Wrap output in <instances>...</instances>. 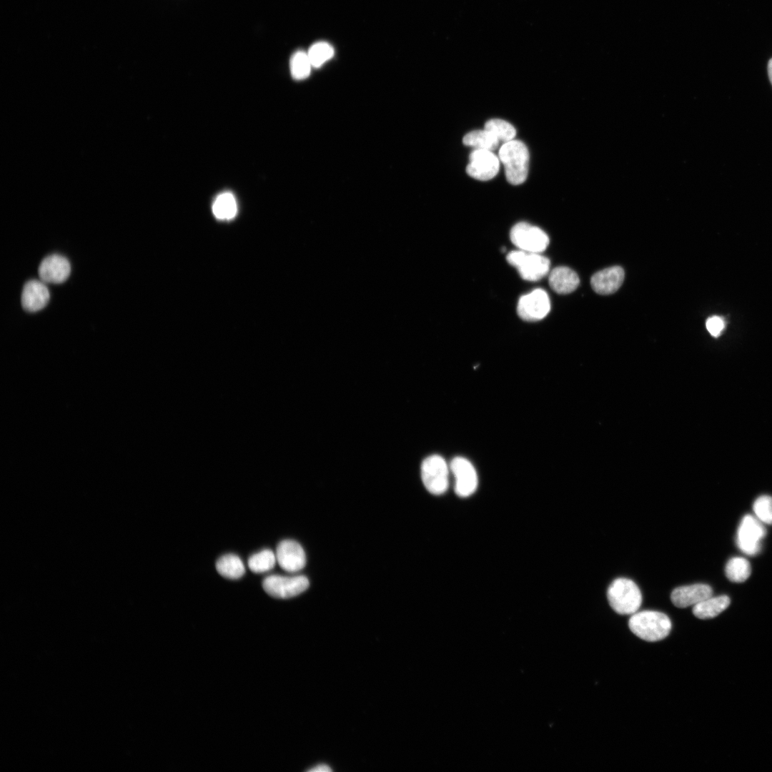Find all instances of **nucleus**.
Returning a JSON list of instances; mask_svg holds the SVG:
<instances>
[{
	"instance_id": "nucleus-1",
	"label": "nucleus",
	"mask_w": 772,
	"mask_h": 772,
	"mask_svg": "<svg viewBox=\"0 0 772 772\" xmlns=\"http://www.w3.org/2000/svg\"><path fill=\"white\" fill-rule=\"evenodd\" d=\"M630 630L636 636L648 642L666 638L671 630V621L665 613L655 610L637 611L628 620Z\"/></svg>"
},
{
	"instance_id": "nucleus-2",
	"label": "nucleus",
	"mask_w": 772,
	"mask_h": 772,
	"mask_svg": "<svg viewBox=\"0 0 772 772\" xmlns=\"http://www.w3.org/2000/svg\"><path fill=\"white\" fill-rule=\"evenodd\" d=\"M505 167L508 182L514 185L523 183L528 176L529 152L523 142L511 140L504 143L498 152Z\"/></svg>"
},
{
	"instance_id": "nucleus-3",
	"label": "nucleus",
	"mask_w": 772,
	"mask_h": 772,
	"mask_svg": "<svg viewBox=\"0 0 772 772\" xmlns=\"http://www.w3.org/2000/svg\"><path fill=\"white\" fill-rule=\"evenodd\" d=\"M607 598L612 609L620 615L636 613L642 603V595L638 586L625 578L614 580L609 585Z\"/></svg>"
},
{
	"instance_id": "nucleus-4",
	"label": "nucleus",
	"mask_w": 772,
	"mask_h": 772,
	"mask_svg": "<svg viewBox=\"0 0 772 772\" xmlns=\"http://www.w3.org/2000/svg\"><path fill=\"white\" fill-rule=\"evenodd\" d=\"M506 259L525 280H540L550 272V260L540 253L518 249L508 253Z\"/></svg>"
},
{
	"instance_id": "nucleus-5",
	"label": "nucleus",
	"mask_w": 772,
	"mask_h": 772,
	"mask_svg": "<svg viewBox=\"0 0 772 772\" xmlns=\"http://www.w3.org/2000/svg\"><path fill=\"white\" fill-rule=\"evenodd\" d=\"M450 466L438 455L426 457L421 465V477L427 490L435 495L443 494L449 485Z\"/></svg>"
},
{
	"instance_id": "nucleus-6",
	"label": "nucleus",
	"mask_w": 772,
	"mask_h": 772,
	"mask_svg": "<svg viewBox=\"0 0 772 772\" xmlns=\"http://www.w3.org/2000/svg\"><path fill=\"white\" fill-rule=\"evenodd\" d=\"M510 237L519 249L536 253L545 250L550 242L543 229L527 222L515 224L510 230Z\"/></svg>"
},
{
	"instance_id": "nucleus-7",
	"label": "nucleus",
	"mask_w": 772,
	"mask_h": 772,
	"mask_svg": "<svg viewBox=\"0 0 772 772\" xmlns=\"http://www.w3.org/2000/svg\"><path fill=\"white\" fill-rule=\"evenodd\" d=\"M310 585L305 575L284 576L272 575L262 581L265 592L276 598H290L305 591Z\"/></svg>"
},
{
	"instance_id": "nucleus-8",
	"label": "nucleus",
	"mask_w": 772,
	"mask_h": 772,
	"mask_svg": "<svg viewBox=\"0 0 772 772\" xmlns=\"http://www.w3.org/2000/svg\"><path fill=\"white\" fill-rule=\"evenodd\" d=\"M766 530L762 522L751 515H745L738 529L737 545L744 553L754 555L761 550V540Z\"/></svg>"
},
{
	"instance_id": "nucleus-9",
	"label": "nucleus",
	"mask_w": 772,
	"mask_h": 772,
	"mask_svg": "<svg viewBox=\"0 0 772 772\" xmlns=\"http://www.w3.org/2000/svg\"><path fill=\"white\" fill-rule=\"evenodd\" d=\"M550 302L548 293L538 288L521 296L517 305L518 316L525 321H538L550 312Z\"/></svg>"
},
{
	"instance_id": "nucleus-10",
	"label": "nucleus",
	"mask_w": 772,
	"mask_h": 772,
	"mask_svg": "<svg viewBox=\"0 0 772 772\" xmlns=\"http://www.w3.org/2000/svg\"><path fill=\"white\" fill-rule=\"evenodd\" d=\"M449 466L455 477V493L462 498L474 493L477 487L478 479L472 464L465 457H455Z\"/></svg>"
},
{
	"instance_id": "nucleus-11",
	"label": "nucleus",
	"mask_w": 772,
	"mask_h": 772,
	"mask_svg": "<svg viewBox=\"0 0 772 772\" xmlns=\"http://www.w3.org/2000/svg\"><path fill=\"white\" fill-rule=\"evenodd\" d=\"M467 173L474 179L488 181L493 179L500 168L499 158L490 150L475 149L469 157Z\"/></svg>"
},
{
	"instance_id": "nucleus-12",
	"label": "nucleus",
	"mask_w": 772,
	"mask_h": 772,
	"mask_svg": "<svg viewBox=\"0 0 772 772\" xmlns=\"http://www.w3.org/2000/svg\"><path fill=\"white\" fill-rule=\"evenodd\" d=\"M276 558L279 566L290 573L301 570L306 564L304 549L300 543L292 540H284L278 544Z\"/></svg>"
},
{
	"instance_id": "nucleus-13",
	"label": "nucleus",
	"mask_w": 772,
	"mask_h": 772,
	"mask_svg": "<svg viewBox=\"0 0 772 772\" xmlns=\"http://www.w3.org/2000/svg\"><path fill=\"white\" fill-rule=\"evenodd\" d=\"M71 265L69 260L59 254L46 257L40 263L38 273L43 282L59 284L69 276Z\"/></svg>"
},
{
	"instance_id": "nucleus-14",
	"label": "nucleus",
	"mask_w": 772,
	"mask_h": 772,
	"mask_svg": "<svg viewBox=\"0 0 772 772\" xmlns=\"http://www.w3.org/2000/svg\"><path fill=\"white\" fill-rule=\"evenodd\" d=\"M712 595L713 590L711 586L697 583L675 588L671 593L670 600L677 608H684L693 606Z\"/></svg>"
},
{
	"instance_id": "nucleus-15",
	"label": "nucleus",
	"mask_w": 772,
	"mask_h": 772,
	"mask_svg": "<svg viewBox=\"0 0 772 772\" xmlns=\"http://www.w3.org/2000/svg\"><path fill=\"white\" fill-rule=\"evenodd\" d=\"M50 295L48 288L42 282L31 279L24 286L21 302L27 312H34L43 309L49 302Z\"/></svg>"
},
{
	"instance_id": "nucleus-16",
	"label": "nucleus",
	"mask_w": 772,
	"mask_h": 772,
	"mask_svg": "<svg viewBox=\"0 0 772 772\" xmlns=\"http://www.w3.org/2000/svg\"><path fill=\"white\" fill-rule=\"evenodd\" d=\"M624 279L621 267L613 266L595 273L590 279L593 290L599 295H610L616 292Z\"/></svg>"
},
{
	"instance_id": "nucleus-17",
	"label": "nucleus",
	"mask_w": 772,
	"mask_h": 772,
	"mask_svg": "<svg viewBox=\"0 0 772 772\" xmlns=\"http://www.w3.org/2000/svg\"><path fill=\"white\" fill-rule=\"evenodd\" d=\"M548 283L553 291L560 295H565L577 289L580 279L577 273L572 269L560 266L550 272Z\"/></svg>"
},
{
	"instance_id": "nucleus-18",
	"label": "nucleus",
	"mask_w": 772,
	"mask_h": 772,
	"mask_svg": "<svg viewBox=\"0 0 772 772\" xmlns=\"http://www.w3.org/2000/svg\"><path fill=\"white\" fill-rule=\"evenodd\" d=\"M731 600L727 595L709 597L693 605V613L699 619H710L716 617L730 605Z\"/></svg>"
},
{
	"instance_id": "nucleus-19",
	"label": "nucleus",
	"mask_w": 772,
	"mask_h": 772,
	"mask_svg": "<svg viewBox=\"0 0 772 772\" xmlns=\"http://www.w3.org/2000/svg\"><path fill=\"white\" fill-rule=\"evenodd\" d=\"M216 569L222 576L229 579L239 578L245 573L242 560L234 554L221 556L216 563Z\"/></svg>"
},
{
	"instance_id": "nucleus-20",
	"label": "nucleus",
	"mask_w": 772,
	"mask_h": 772,
	"mask_svg": "<svg viewBox=\"0 0 772 772\" xmlns=\"http://www.w3.org/2000/svg\"><path fill=\"white\" fill-rule=\"evenodd\" d=\"M462 142L465 145L475 147V149L490 151L495 150L499 145V139L485 129L467 133L463 137Z\"/></svg>"
},
{
	"instance_id": "nucleus-21",
	"label": "nucleus",
	"mask_w": 772,
	"mask_h": 772,
	"mask_svg": "<svg viewBox=\"0 0 772 772\" xmlns=\"http://www.w3.org/2000/svg\"><path fill=\"white\" fill-rule=\"evenodd\" d=\"M727 578L734 583H742L751 575L750 563L744 558L735 557L730 559L725 569Z\"/></svg>"
},
{
	"instance_id": "nucleus-22",
	"label": "nucleus",
	"mask_w": 772,
	"mask_h": 772,
	"mask_svg": "<svg viewBox=\"0 0 772 772\" xmlns=\"http://www.w3.org/2000/svg\"><path fill=\"white\" fill-rule=\"evenodd\" d=\"M212 211L217 219H232L237 211L234 197L229 192L219 194L213 203Z\"/></svg>"
},
{
	"instance_id": "nucleus-23",
	"label": "nucleus",
	"mask_w": 772,
	"mask_h": 772,
	"mask_svg": "<svg viewBox=\"0 0 772 772\" xmlns=\"http://www.w3.org/2000/svg\"><path fill=\"white\" fill-rule=\"evenodd\" d=\"M276 561V555L271 550L265 549L251 555L248 566L252 572L260 573L272 569Z\"/></svg>"
},
{
	"instance_id": "nucleus-24",
	"label": "nucleus",
	"mask_w": 772,
	"mask_h": 772,
	"mask_svg": "<svg viewBox=\"0 0 772 772\" xmlns=\"http://www.w3.org/2000/svg\"><path fill=\"white\" fill-rule=\"evenodd\" d=\"M485 129L493 134L499 141L504 143L513 140L516 135V130L509 122L500 119H493L485 124Z\"/></svg>"
},
{
	"instance_id": "nucleus-25",
	"label": "nucleus",
	"mask_w": 772,
	"mask_h": 772,
	"mask_svg": "<svg viewBox=\"0 0 772 772\" xmlns=\"http://www.w3.org/2000/svg\"><path fill=\"white\" fill-rule=\"evenodd\" d=\"M290 66L292 77L297 80L307 78L312 66L307 53L302 51H297L293 54Z\"/></svg>"
},
{
	"instance_id": "nucleus-26",
	"label": "nucleus",
	"mask_w": 772,
	"mask_h": 772,
	"mask_svg": "<svg viewBox=\"0 0 772 772\" xmlns=\"http://www.w3.org/2000/svg\"><path fill=\"white\" fill-rule=\"evenodd\" d=\"M313 67H320L334 54L333 47L325 41H319L310 46L307 52Z\"/></svg>"
},
{
	"instance_id": "nucleus-27",
	"label": "nucleus",
	"mask_w": 772,
	"mask_h": 772,
	"mask_svg": "<svg viewBox=\"0 0 772 772\" xmlns=\"http://www.w3.org/2000/svg\"><path fill=\"white\" fill-rule=\"evenodd\" d=\"M753 508L758 520L762 523L772 525V497L768 495L758 497L755 500Z\"/></svg>"
},
{
	"instance_id": "nucleus-28",
	"label": "nucleus",
	"mask_w": 772,
	"mask_h": 772,
	"mask_svg": "<svg viewBox=\"0 0 772 772\" xmlns=\"http://www.w3.org/2000/svg\"><path fill=\"white\" fill-rule=\"evenodd\" d=\"M708 332L715 337H718L725 327L724 320L719 316H712L706 322Z\"/></svg>"
},
{
	"instance_id": "nucleus-29",
	"label": "nucleus",
	"mask_w": 772,
	"mask_h": 772,
	"mask_svg": "<svg viewBox=\"0 0 772 772\" xmlns=\"http://www.w3.org/2000/svg\"><path fill=\"white\" fill-rule=\"evenodd\" d=\"M332 771V769L328 766L322 765V764L317 766L315 768H313L310 770V771H314V772H315V771H317V772H320V771L327 772V771Z\"/></svg>"
},
{
	"instance_id": "nucleus-30",
	"label": "nucleus",
	"mask_w": 772,
	"mask_h": 772,
	"mask_svg": "<svg viewBox=\"0 0 772 772\" xmlns=\"http://www.w3.org/2000/svg\"><path fill=\"white\" fill-rule=\"evenodd\" d=\"M768 74L770 81L772 84V58L769 60L768 64Z\"/></svg>"
}]
</instances>
